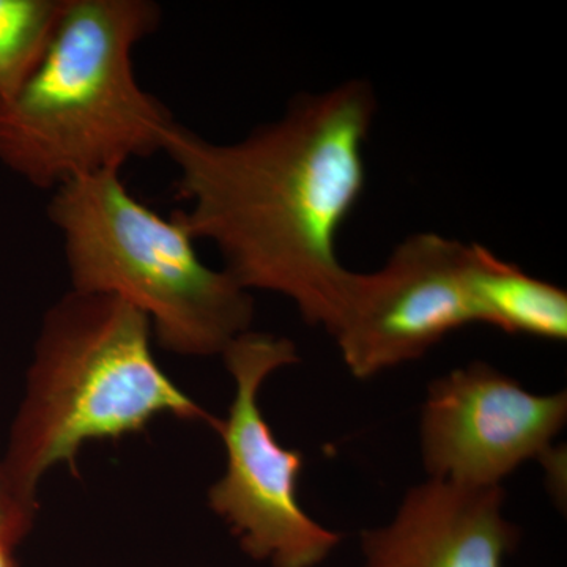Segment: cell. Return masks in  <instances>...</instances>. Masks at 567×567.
<instances>
[{
    "mask_svg": "<svg viewBox=\"0 0 567 567\" xmlns=\"http://www.w3.org/2000/svg\"><path fill=\"white\" fill-rule=\"evenodd\" d=\"M375 112L371 82L350 80L293 96L281 117L230 144L175 122L163 152L188 204L175 213L245 290L282 295L327 330L350 274L339 235L364 193Z\"/></svg>",
    "mask_w": 567,
    "mask_h": 567,
    "instance_id": "6da1fadb",
    "label": "cell"
},
{
    "mask_svg": "<svg viewBox=\"0 0 567 567\" xmlns=\"http://www.w3.org/2000/svg\"><path fill=\"white\" fill-rule=\"evenodd\" d=\"M159 22L152 0H69L39 66L0 112V162L54 192L163 152L175 118L133 65Z\"/></svg>",
    "mask_w": 567,
    "mask_h": 567,
    "instance_id": "7a4b0ae2",
    "label": "cell"
},
{
    "mask_svg": "<svg viewBox=\"0 0 567 567\" xmlns=\"http://www.w3.org/2000/svg\"><path fill=\"white\" fill-rule=\"evenodd\" d=\"M152 324L110 295L71 292L44 316L28 398L14 424L6 472L25 505L48 468L78 476L81 447L144 431L158 415L215 425L152 353Z\"/></svg>",
    "mask_w": 567,
    "mask_h": 567,
    "instance_id": "3957f363",
    "label": "cell"
},
{
    "mask_svg": "<svg viewBox=\"0 0 567 567\" xmlns=\"http://www.w3.org/2000/svg\"><path fill=\"white\" fill-rule=\"evenodd\" d=\"M48 215L62 237L73 292L132 305L164 349L223 354L251 328V292L224 268L205 265L177 213L163 218L140 203L121 173L63 183Z\"/></svg>",
    "mask_w": 567,
    "mask_h": 567,
    "instance_id": "277c9868",
    "label": "cell"
},
{
    "mask_svg": "<svg viewBox=\"0 0 567 567\" xmlns=\"http://www.w3.org/2000/svg\"><path fill=\"white\" fill-rule=\"evenodd\" d=\"M235 382L226 420L215 429L226 446L227 468L208 492V505L226 520L246 554L274 567H316L341 543L301 507L298 481L303 454L276 440L259 405L265 380L300 361L287 338L241 334L223 353Z\"/></svg>",
    "mask_w": 567,
    "mask_h": 567,
    "instance_id": "5b68a950",
    "label": "cell"
},
{
    "mask_svg": "<svg viewBox=\"0 0 567 567\" xmlns=\"http://www.w3.org/2000/svg\"><path fill=\"white\" fill-rule=\"evenodd\" d=\"M480 323L472 244L409 235L371 274L350 271L327 331L350 374L365 380L424 357L447 334Z\"/></svg>",
    "mask_w": 567,
    "mask_h": 567,
    "instance_id": "8992f818",
    "label": "cell"
},
{
    "mask_svg": "<svg viewBox=\"0 0 567 567\" xmlns=\"http://www.w3.org/2000/svg\"><path fill=\"white\" fill-rule=\"evenodd\" d=\"M567 394H535L484 361L439 377L421 409L420 451L427 480L502 486L518 466L554 450Z\"/></svg>",
    "mask_w": 567,
    "mask_h": 567,
    "instance_id": "52a82bcc",
    "label": "cell"
},
{
    "mask_svg": "<svg viewBox=\"0 0 567 567\" xmlns=\"http://www.w3.org/2000/svg\"><path fill=\"white\" fill-rule=\"evenodd\" d=\"M505 502L502 486L425 480L386 525L363 532V567H503L520 540Z\"/></svg>",
    "mask_w": 567,
    "mask_h": 567,
    "instance_id": "ba28073f",
    "label": "cell"
},
{
    "mask_svg": "<svg viewBox=\"0 0 567 567\" xmlns=\"http://www.w3.org/2000/svg\"><path fill=\"white\" fill-rule=\"evenodd\" d=\"M472 287L480 323L507 334L566 341L567 293L561 287L528 275L477 244H472Z\"/></svg>",
    "mask_w": 567,
    "mask_h": 567,
    "instance_id": "9c48e42d",
    "label": "cell"
},
{
    "mask_svg": "<svg viewBox=\"0 0 567 567\" xmlns=\"http://www.w3.org/2000/svg\"><path fill=\"white\" fill-rule=\"evenodd\" d=\"M69 0H0V112L43 59Z\"/></svg>",
    "mask_w": 567,
    "mask_h": 567,
    "instance_id": "30bf717a",
    "label": "cell"
},
{
    "mask_svg": "<svg viewBox=\"0 0 567 567\" xmlns=\"http://www.w3.org/2000/svg\"><path fill=\"white\" fill-rule=\"evenodd\" d=\"M35 509L22 502L11 486L6 466H0V537L17 544L31 528Z\"/></svg>",
    "mask_w": 567,
    "mask_h": 567,
    "instance_id": "8fae6325",
    "label": "cell"
},
{
    "mask_svg": "<svg viewBox=\"0 0 567 567\" xmlns=\"http://www.w3.org/2000/svg\"><path fill=\"white\" fill-rule=\"evenodd\" d=\"M14 544H11L10 540L0 537V567H20L13 557V550H11Z\"/></svg>",
    "mask_w": 567,
    "mask_h": 567,
    "instance_id": "7c38bea8",
    "label": "cell"
}]
</instances>
